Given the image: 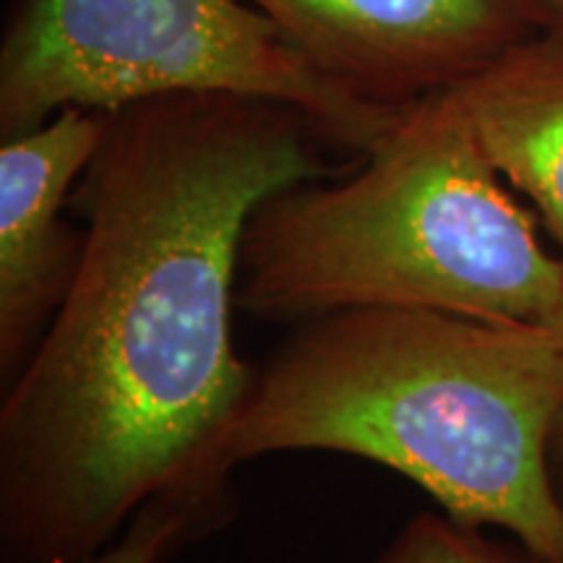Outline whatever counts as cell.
<instances>
[{
  "mask_svg": "<svg viewBox=\"0 0 563 563\" xmlns=\"http://www.w3.org/2000/svg\"><path fill=\"white\" fill-rule=\"evenodd\" d=\"M287 104L167 95L112 110L70 201L74 285L0 405L3 563H81L154 498L235 506L241 243L269 196L334 175Z\"/></svg>",
  "mask_w": 563,
  "mask_h": 563,
  "instance_id": "cell-1",
  "label": "cell"
},
{
  "mask_svg": "<svg viewBox=\"0 0 563 563\" xmlns=\"http://www.w3.org/2000/svg\"><path fill=\"white\" fill-rule=\"evenodd\" d=\"M561 407L555 327L357 308L300 323L253 376L228 462L361 456L418 485L454 522L498 527L538 561L563 563L548 452Z\"/></svg>",
  "mask_w": 563,
  "mask_h": 563,
  "instance_id": "cell-2",
  "label": "cell"
},
{
  "mask_svg": "<svg viewBox=\"0 0 563 563\" xmlns=\"http://www.w3.org/2000/svg\"><path fill=\"white\" fill-rule=\"evenodd\" d=\"M235 306L266 323L418 308L553 327L563 258L506 191L446 89L407 104L357 173L258 203L243 232Z\"/></svg>",
  "mask_w": 563,
  "mask_h": 563,
  "instance_id": "cell-3",
  "label": "cell"
},
{
  "mask_svg": "<svg viewBox=\"0 0 563 563\" xmlns=\"http://www.w3.org/2000/svg\"><path fill=\"white\" fill-rule=\"evenodd\" d=\"M167 95H241L311 118L329 144L368 154L405 108L323 76L245 0H24L0 47V136L63 108L112 112Z\"/></svg>",
  "mask_w": 563,
  "mask_h": 563,
  "instance_id": "cell-4",
  "label": "cell"
},
{
  "mask_svg": "<svg viewBox=\"0 0 563 563\" xmlns=\"http://www.w3.org/2000/svg\"><path fill=\"white\" fill-rule=\"evenodd\" d=\"M316 70L384 108L454 89L538 34L530 0H245Z\"/></svg>",
  "mask_w": 563,
  "mask_h": 563,
  "instance_id": "cell-5",
  "label": "cell"
},
{
  "mask_svg": "<svg viewBox=\"0 0 563 563\" xmlns=\"http://www.w3.org/2000/svg\"><path fill=\"white\" fill-rule=\"evenodd\" d=\"M110 112L63 108L0 146V378L32 357L74 285L84 230L60 211L95 157Z\"/></svg>",
  "mask_w": 563,
  "mask_h": 563,
  "instance_id": "cell-6",
  "label": "cell"
},
{
  "mask_svg": "<svg viewBox=\"0 0 563 563\" xmlns=\"http://www.w3.org/2000/svg\"><path fill=\"white\" fill-rule=\"evenodd\" d=\"M452 91L483 154L534 203L563 258V37L532 34Z\"/></svg>",
  "mask_w": 563,
  "mask_h": 563,
  "instance_id": "cell-7",
  "label": "cell"
},
{
  "mask_svg": "<svg viewBox=\"0 0 563 563\" xmlns=\"http://www.w3.org/2000/svg\"><path fill=\"white\" fill-rule=\"evenodd\" d=\"M235 506L154 498L133 514L125 530L112 543L81 563H165L196 540L222 530Z\"/></svg>",
  "mask_w": 563,
  "mask_h": 563,
  "instance_id": "cell-8",
  "label": "cell"
},
{
  "mask_svg": "<svg viewBox=\"0 0 563 563\" xmlns=\"http://www.w3.org/2000/svg\"><path fill=\"white\" fill-rule=\"evenodd\" d=\"M373 563H543L522 545L509 548L439 511H420Z\"/></svg>",
  "mask_w": 563,
  "mask_h": 563,
  "instance_id": "cell-9",
  "label": "cell"
},
{
  "mask_svg": "<svg viewBox=\"0 0 563 563\" xmlns=\"http://www.w3.org/2000/svg\"><path fill=\"white\" fill-rule=\"evenodd\" d=\"M555 329H559V334L563 336V311L559 319L553 323ZM548 452H551V475H553V485H555V493H559V501L563 506V407L559 412V418L553 422V431H551V446H548Z\"/></svg>",
  "mask_w": 563,
  "mask_h": 563,
  "instance_id": "cell-10",
  "label": "cell"
},
{
  "mask_svg": "<svg viewBox=\"0 0 563 563\" xmlns=\"http://www.w3.org/2000/svg\"><path fill=\"white\" fill-rule=\"evenodd\" d=\"M538 30L563 37V0H530Z\"/></svg>",
  "mask_w": 563,
  "mask_h": 563,
  "instance_id": "cell-11",
  "label": "cell"
}]
</instances>
